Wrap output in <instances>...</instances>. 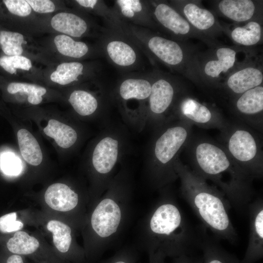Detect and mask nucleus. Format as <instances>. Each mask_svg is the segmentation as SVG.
I'll list each match as a JSON object with an SVG mask.
<instances>
[{
    "mask_svg": "<svg viewBox=\"0 0 263 263\" xmlns=\"http://www.w3.org/2000/svg\"><path fill=\"white\" fill-rule=\"evenodd\" d=\"M169 186L141 222L138 245L147 253H160L166 258L189 255L199 248L200 233L188 222Z\"/></svg>",
    "mask_w": 263,
    "mask_h": 263,
    "instance_id": "obj_1",
    "label": "nucleus"
},
{
    "mask_svg": "<svg viewBox=\"0 0 263 263\" xmlns=\"http://www.w3.org/2000/svg\"><path fill=\"white\" fill-rule=\"evenodd\" d=\"M185 148L190 168L206 181L211 182L230 205L243 211L253 195V179L233 160L220 142L191 134Z\"/></svg>",
    "mask_w": 263,
    "mask_h": 263,
    "instance_id": "obj_2",
    "label": "nucleus"
},
{
    "mask_svg": "<svg viewBox=\"0 0 263 263\" xmlns=\"http://www.w3.org/2000/svg\"><path fill=\"white\" fill-rule=\"evenodd\" d=\"M133 187L131 172L123 166L96 201L90 218L93 235L89 251L92 259L100 257L123 230L131 214Z\"/></svg>",
    "mask_w": 263,
    "mask_h": 263,
    "instance_id": "obj_3",
    "label": "nucleus"
},
{
    "mask_svg": "<svg viewBox=\"0 0 263 263\" xmlns=\"http://www.w3.org/2000/svg\"><path fill=\"white\" fill-rule=\"evenodd\" d=\"M175 169L181 181L180 193L200 220L217 238L231 244L238 240L228 210L231 206L224 193L195 173L179 157Z\"/></svg>",
    "mask_w": 263,
    "mask_h": 263,
    "instance_id": "obj_4",
    "label": "nucleus"
},
{
    "mask_svg": "<svg viewBox=\"0 0 263 263\" xmlns=\"http://www.w3.org/2000/svg\"><path fill=\"white\" fill-rule=\"evenodd\" d=\"M192 127L170 116L152 131L143 169L144 180L151 189L159 191L178 179L175 163L192 134Z\"/></svg>",
    "mask_w": 263,
    "mask_h": 263,
    "instance_id": "obj_5",
    "label": "nucleus"
},
{
    "mask_svg": "<svg viewBox=\"0 0 263 263\" xmlns=\"http://www.w3.org/2000/svg\"><path fill=\"white\" fill-rule=\"evenodd\" d=\"M124 31L152 64L158 61L201 86L197 66L198 53L186 42L167 38L127 22Z\"/></svg>",
    "mask_w": 263,
    "mask_h": 263,
    "instance_id": "obj_6",
    "label": "nucleus"
},
{
    "mask_svg": "<svg viewBox=\"0 0 263 263\" xmlns=\"http://www.w3.org/2000/svg\"><path fill=\"white\" fill-rule=\"evenodd\" d=\"M130 143L124 126L108 123L91 143L86 159L95 201L108 187L117 164L129 150Z\"/></svg>",
    "mask_w": 263,
    "mask_h": 263,
    "instance_id": "obj_7",
    "label": "nucleus"
},
{
    "mask_svg": "<svg viewBox=\"0 0 263 263\" xmlns=\"http://www.w3.org/2000/svg\"><path fill=\"white\" fill-rule=\"evenodd\" d=\"M154 70L148 73H125L111 92L126 125L140 132L145 129L146 108L150 95Z\"/></svg>",
    "mask_w": 263,
    "mask_h": 263,
    "instance_id": "obj_8",
    "label": "nucleus"
},
{
    "mask_svg": "<svg viewBox=\"0 0 263 263\" xmlns=\"http://www.w3.org/2000/svg\"><path fill=\"white\" fill-rule=\"evenodd\" d=\"M236 163L253 179L263 175L262 141L258 132L236 119L229 120L220 142Z\"/></svg>",
    "mask_w": 263,
    "mask_h": 263,
    "instance_id": "obj_9",
    "label": "nucleus"
},
{
    "mask_svg": "<svg viewBox=\"0 0 263 263\" xmlns=\"http://www.w3.org/2000/svg\"><path fill=\"white\" fill-rule=\"evenodd\" d=\"M187 89L180 78L154 70L151 92L146 104V127L153 131L170 116L178 98Z\"/></svg>",
    "mask_w": 263,
    "mask_h": 263,
    "instance_id": "obj_10",
    "label": "nucleus"
},
{
    "mask_svg": "<svg viewBox=\"0 0 263 263\" xmlns=\"http://www.w3.org/2000/svg\"><path fill=\"white\" fill-rule=\"evenodd\" d=\"M188 122L199 128L217 129L220 132L227 126V120L215 107L201 102L186 92L174 105L169 117Z\"/></svg>",
    "mask_w": 263,
    "mask_h": 263,
    "instance_id": "obj_11",
    "label": "nucleus"
},
{
    "mask_svg": "<svg viewBox=\"0 0 263 263\" xmlns=\"http://www.w3.org/2000/svg\"><path fill=\"white\" fill-rule=\"evenodd\" d=\"M100 49L108 61L121 72H130L141 69V51L126 36L104 27Z\"/></svg>",
    "mask_w": 263,
    "mask_h": 263,
    "instance_id": "obj_12",
    "label": "nucleus"
},
{
    "mask_svg": "<svg viewBox=\"0 0 263 263\" xmlns=\"http://www.w3.org/2000/svg\"><path fill=\"white\" fill-rule=\"evenodd\" d=\"M153 20L158 29L170 36L171 38L186 42L190 38L199 39L211 47L219 44L196 30L169 2L150 0Z\"/></svg>",
    "mask_w": 263,
    "mask_h": 263,
    "instance_id": "obj_13",
    "label": "nucleus"
},
{
    "mask_svg": "<svg viewBox=\"0 0 263 263\" xmlns=\"http://www.w3.org/2000/svg\"><path fill=\"white\" fill-rule=\"evenodd\" d=\"M206 53H198L197 71L201 86L219 88L221 74L226 76L235 67L237 49L218 45Z\"/></svg>",
    "mask_w": 263,
    "mask_h": 263,
    "instance_id": "obj_14",
    "label": "nucleus"
},
{
    "mask_svg": "<svg viewBox=\"0 0 263 263\" xmlns=\"http://www.w3.org/2000/svg\"><path fill=\"white\" fill-rule=\"evenodd\" d=\"M68 101L80 120L105 121L112 99L111 93H108L104 88L97 93L84 89H76L70 93Z\"/></svg>",
    "mask_w": 263,
    "mask_h": 263,
    "instance_id": "obj_15",
    "label": "nucleus"
},
{
    "mask_svg": "<svg viewBox=\"0 0 263 263\" xmlns=\"http://www.w3.org/2000/svg\"><path fill=\"white\" fill-rule=\"evenodd\" d=\"M31 120H34L42 133L62 151L74 150L82 140L83 131L74 121L51 117Z\"/></svg>",
    "mask_w": 263,
    "mask_h": 263,
    "instance_id": "obj_16",
    "label": "nucleus"
},
{
    "mask_svg": "<svg viewBox=\"0 0 263 263\" xmlns=\"http://www.w3.org/2000/svg\"><path fill=\"white\" fill-rule=\"evenodd\" d=\"M230 109L240 120L261 133L263 129V84L230 100Z\"/></svg>",
    "mask_w": 263,
    "mask_h": 263,
    "instance_id": "obj_17",
    "label": "nucleus"
},
{
    "mask_svg": "<svg viewBox=\"0 0 263 263\" xmlns=\"http://www.w3.org/2000/svg\"><path fill=\"white\" fill-rule=\"evenodd\" d=\"M173 7L197 31L214 40L222 33H226V28L221 25L214 14L210 10L202 8L195 1L171 0Z\"/></svg>",
    "mask_w": 263,
    "mask_h": 263,
    "instance_id": "obj_18",
    "label": "nucleus"
},
{
    "mask_svg": "<svg viewBox=\"0 0 263 263\" xmlns=\"http://www.w3.org/2000/svg\"><path fill=\"white\" fill-rule=\"evenodd\" d=\"M262 67L246 63L235 67L225 78L219 89L232 100L247 91L263 84Z\"/></svg>",
    "mask_w": 263,
    "mask_h": 263,
    "instance_id": "obj_19",
    "label": "nucleus"
},
{
    "mask_svg": "<svg viewBox=\"0 0 263 263\" xmlns=\"http://www.w3.org/2000/svg\"><path fill=\"white\" fill-rule=\"evenodd\" d=\"M247 209L249 218V235L244 256L240 263H255L263 257V201L259 198Z\"/></svg>",
    "mask_w": 263,
    "mask_h": 263,
    "instance_id": "obj_20",
    "label": "nucleus"
},
{
    "mask_svg": "<svg viewBox=\"0 0 263 263\" xmlns=\"http://www.w3.org/2000/svg\"><path fill=\"white\" fill-rule=\"evenodd\" d=\"M112 9L123 21L151 30L158 28L153 19L150 0H115Z\"/></svg>",
    "mask_w": 263,
    "mask_h": 263,
    "instance_id": "obj_21",
    "label": "nucleus"
},
{
    "mask_svg": "<svg viewBox=\"0 0 263 263\" xmlns=\"http://www.w3.org/2000/svg\"><path fill=\"white\" fill-rule=\"evenodd\" d=\"M220 14L237 22L261 20V2L252 0H221L215 2Z\"/></svg>",
    "mask_w": 263,
    "mask_h": 263,
    "instance_id": "obj_22",
    "label": "nucleus"
},
{
    "mask_svg": "<svg viewBox=\"0 0 263 263\" xmlns=\"http://www.w3.org/2000/svg\"><path fill=\"white\" fill-rule=\"evenodd\" d=\"M44 199L51 208L67 212L77 207L79 196L69 186L64 183H56L48 187L44 194Z\"/></svg>",
    "mask_w": 263,
    "mask_h": 263,
    "instance_id": "obj_23",
    "label": "nucleus"
},
{
    "mask_svg": "<svg viewBox=\"0 0 263 263\" xmlns=\"http://www.w3.org/2000/svg\"><path fill=\"white\" fill-rule=\"evenodd\" d=\"M199 249L203 252V263H240L238 259L229 253L211 238L203 226L199 228Z\"/></svg>",
    "mask_w": 263,
    "mask_h": 263,
    "instance_id": "obj_24",
    "label": "nucleus"
},
{
    "mask_svg": "<svg viewBox=\"0 0 263 263\" xmlns=\"http://www.w3.org/2000/svg\"><path fill=\"white\" fill-rule=\"evenodd\" d=\"M52 27L64 35L79 38L85 35L89 29V23L76 14L61 12L55 15L51 19Z\"/></svg>",
    "mask_w": 263,
    "mask_h": 263,
    "instance_id": "obj_25",
    "label": "nucleus"
},
{
    "mask_svg": "<svg viewBox=\"0 0 263 263\" xmlns=\"http://www.w3.org/2000/svg\"><path fill=\"white\" fill-rule=\"evenodd\" d=\"M17 138L21 156L25 162L33 166L41 164L43 159L42 151L33 134L21 128L17 132Z\"/></svg>",
    "mask_w": 263,
    "mask_h": 263,
    "instance_id": "obj_26",
    "label": "nucleus"
},
{
    "mask_svg": "<svg viewBox=\"0 0 263 263\" xmlns=\"http://www.w3.org/2000/svg\"><path fill=\"white\" fill-rule=\"evenodd\" d=\"M226 33L237 45L252 46L261 43L263 40V28L261 20H253L242 26H237Z\"/></svg>",
    "mask_w": 263,
    "mask_h": 263,
    "instance_id": "obj_27",
    "label": "nucleus"
},
{
    "mask_svg": "<svg viewBox=\"0 0 263 263\" xmlns=\"http://www.w3.org/2000/svg\"><path fill=\"white\" fill-rule=\"evenodd\" d=\"M85 72L84 65L79 62H64L58 65L51 75V80L61 85H67L79 80Z\"/></svg>",
    "mask_w": 263,
    "mask_h": 263,
    "instance_id": "obj_28",
    "label": "nucleus"
},
{
    "mask_svg": "<svg viewBox=\"0 0 263 263\" xmlns=\"http://www.w3.org/2000/svg\"><path fill=\"white\" fill-rule=\"evenodd\" d=\"M7 91L11 94H19L21 96L24 97L29 104L33 105L41 104L43 100V97L47 93V89L43 86L35 84L15 82L8 85Z\"/></svg>",
    "mask_w": 263,
    "mask_h": 263,
    "instance_id": "obj_29",
    "label": "nucleus"
},
{
    "mask_svg": "<svg viewBox=\"0 0 263 263\" xmlns=\"http://www.w3.org/2000/svg\"><path fill=\"white\" fill-rule=\"evenodd\" d=\"M54 41L59 53L70 57L80 58L88 55L90 52V48L86 43L75 41L64 34L56 36Z\"/></svg>",
    "mask_w": 263,
    "mask_h": 263,
    "instance_id": "obj_30",
    "label": "nucleus"
},
{
    "mask_svg": "<svg viewBox=\"0 0 263 263\" xmlns=\"http://www.w3.org/2000/svg\"><path fill=\"white\" fill-rule=\"evenodd\" d=\"M6 245L8 250L13 254L28 255L38 250L39 243L36 238L27 233L19 231L8 240Z\"/></svg>",
    "mask_w": 263,
    "mask_h": 263,
    "instance_id": "obj_31",
    "label": "nucleus"
},
{
    "mask_svg": "<svg viewBox=\"0 0 263 263\" xmlns=\"http://www.w3.org/2000/svg\"><path fill=\"white\" fill-rule=\"evenodd\" d=\"M47 229L52 233L54 244L58 251L68 253L72 244V229L64 223L51 220L47 225Z\"/></svg>",
    "mask_w": 263,
    "mask_h": 263,
    "instance_id": "obj_32",
    "label": "nucleus"
},
{
    "mask_svg": "<svg viewBox=\"0 0 263 263\" xmlns=\"http://www.w3.org/2000/svg\"><path fill=\"white\" fill-rule=\"evenodd\" d=\"M0 44L2 50L8 56H19L23 52L24 37L20 33L1 31Z\"/></svg>",
    "mask_w": 263,
    "mask_h": 263,
    "instance_id": "obj_33",
    "label": "nucleus"
},
{
    "mask_svg": "<svg viewBox=\"0 0 263 263\" xmlns=\"http://www.w3.org/2000/svg\"><path fill=\"white\" fill-rule=\"evenodd\" d=\"M0 66L8 73L14 74L16 73L17 69L29 71L32 65L29 58L19 55L0 57Z\"/></svg>",
    "mask_w": 263,
    "mask_h": 263,
    "instance_id": "obj_34",
    "label": "nucleus"
},
{
    "mask_svg": "<svg viewBox=\"0 0 263 263\" xmlns=\"http://www.w3.org/2000/svg\"><path fill=\"white\" fill-rule=\"evenodd\" d=\"M138 259V252L134 247L125 246L102 263H136Z\"/></svg>",
    "mask_w": 263,
    "mask_h": 263,
    "instance_id": "obj_35",
    "label": "nucleus"
},
{
    "mask_svg": "<svg viewBox=\"0 0 263 263\" xmlns=\"http://www.w3.org/2000/svg\"><path fill=\"white\" fill-rule=\"evenodd\" d=\"M3 2L11 13L19 17H26L32 11L31 6L25 0H4Z\"/></svg>",
    "mask_w": 263,
    "mask_h": 263,
    "instance_id": "obj_36",
    "label": "nucleus"
},
{
    "mask_svg": "<svg viewBox=\"0 0 263 263\" xmlns=\"http://www.w3.org/2000/svg\"><path fill=\"white\" fill-rule=\"evenodd\" d=\"M17 213L12 212L0 217V231L2 233H9L19 230L23 225L19 221H17Z\"/></svg>",
    "mask_w": 263,
    "mask_h": 263,
    "instance_id": "obj_37",
    "label": "nucleus"
},
{
    "mask_svg": "<svg viewBox=\"0 0 263 263\" xmlns=\"http://www.w3.org/2000/svg\"><path fill=\"white\" fill-rule=\"evenodd\" d=\"M1 168L3 171L9 175H17L19 173L20 167L18 160L11 155H6L1 160Z\"/></svg>",
    "mask_w": 263,
    "mask_h": 263,
    "instance_id": "obj_38",
    "label": "nucleus"
},
{
    "mask_svg": "<svg viewBox=\"0 0 263 263\" xmlns=\"http://www.w3.org/2000/svg\"><path fill=\"white\" fill-rule=\"evenodd\" d=\"M34 11L39 13H48L54 11L55 5L49 0H27Z\"/></svg>",
    "mask_w": 263,
    "mask_h": 263,
    "instance_id": "obj_39",
    "label": "nucleus"
},
{
    "mask_svg": "<svg viewBox=\"0 0 263 263\" xmlns=\"http://www.w3.org/2000/svg\"><path fill=\"white\" fill-rule=\"evenodd\" d=\"M173 263H203V260L191 257L189 255H183L173 258Z\"/></svg>",
    "mask_w": 263,
    "mask_h": 263,
    "instance_id": "obj_40",
    "label": "nucleus"
},
{
    "mask_svg": "<svg viewBox=\"0 0 263 263\" xmlns=\"http://www.w3.org/2000/svg\"><path fill=\"white\" fill-rule=\"evenodd\" d=\"M148 256V263H166V258L160 253H150Z\"/></svg>",
    "mask_w": 263,
    "mask_h": 263,
    "instance_id": "obj_41",
    "label": "nucleus"
},
{
    "mask_svg": "<svg viewBox=\"0 0 263 263\" xmlns=\"http://www.w3.org/2000/svg\"><path fill=\"white\" fill-rule=\"evenodd\" d=\"M6 263H24V262L21 256L13 254L8 258Z\"/></svg>",
    "mask_w": 263,
    "mask_h": 263,
    "instance_id": "obj_42",
    "label": "nucleus"
},
{
    "mask_svg": "<svg viewBox=\"0 0 263 263\" xmlns=\"http://www.w3.org/2000/svg\"></svg>",
    "mask_w": 263,
    "mask_h": 263,
    "instance_id": "obj_43",
    "label": "nucleus"
}]
</instances>
